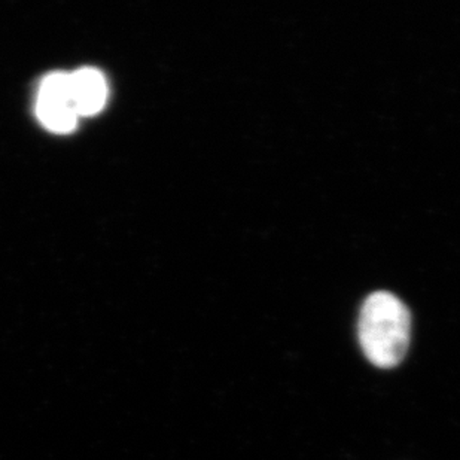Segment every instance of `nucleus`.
Returning <instances> with one entry per match:
<instances>
[{
  "mask_svg": "<svg viewBox=\"0 0 460 460\" xmlns=\"http://www.w3.org/2000/svg\"><path fill=\"white\" fill-rule=\"evenodd\" d=\"M358 335L360 348L371 364L378 368H394L409 350V308L391 292H374L360 308Z\"/></svg>",
  "mask_w": 460,
  "mask_h": 460,
  "instance_id": "1",
  "label": "nucleus"
},
{
  "mask_svg": "<svg viewBox=\"0 0 460 460\" xmlns=\"http://www.w3.org/2000/svg\"><path fill=\"white\" fill-rule=\"evenodd\" d=\"M38 117L47 128L56 133L74 130L78 119L70 94V75L51 74L44 79L38 97Z\"/></svg>",
  "mask_w": 460,
  "mask_h": 460,
  "instance_id": "2",
  "label": "nucleus"
},
{
  "mask_svg": "<svg viewBox=\"0 0 460 460\" xmlns=\"http://www.w3.org/2000/svg\"><path fill=\"white\" fill-rule=\"evenodd\" d=\"M70 94L78 117H88L104 106L108 87L103 75L92 67H84L70 75Z\"/></svg>",
  "mask_w": 460,
  "mask_h": 460,
  "instance_id": "3",
  "label": "nucleus"
}]
</instances>
